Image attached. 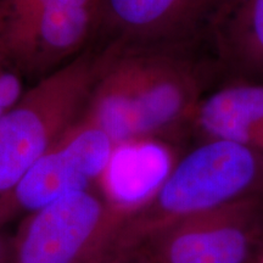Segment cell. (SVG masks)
<instances>
[{
  "instance_id": "cell-5",
  "label": "cell",
  "mask_w": 263,
  "mask_h": 263,
  "mask_svg": "<svg viewBox=\"0 0 263 263\" xmlns=\"http://www.w3.org/2000/svg\"><path fill=\"white\" fill-rule=\"evenodd\" d=\"M98 9L54 5L0 25V61L25 80L41 81L94 44Z\"/></svg>"
},
{
  "instance_id": "cell-4",
  "label": "cell",
  "mask_w": 263,
  "mask_h": 263,
  "mask_svg": "<svg viewBox=\"0 0 263 263\" xmlns=\"http://www.w3.org/2000/svg\"><path fill=\"white\" fill-rule=\"evenodd\" d=\"M226 0H99L98 47L199 50Z\"/></svg>"
},
{
  "instance_id": "cell-7",
  "label": "cell",
  "mask_w": 263,
  "mask_h": 263,
  "mask_svg": "<svg viewBox=\"0 0 263 263\" xmlns=\"http://www.w3.org/2000/svg\"><path fill=\"white\" fill-rule=\"evenodd\" d=\"M114 150L111 138L82 118L16 184V199L26 209L41 210L84 192L87 184L106 168Z\"/></svg>"
},
{
  "instance_id": "cell-8",
  "label": "cell",
  "mask_w": 263,
  "mask_h": 263,
  "mask_svg": "<svg viewBox=\"0 0 263 263\" xmlns=\"http://www.w3.org/2000/svg\"><path fill=\"white\" fill-rule=\"evenodd\" d=\"M189 133L200 140H226L263 154V83L233 78L203 95Z\"/></svg>"
},
{
  "instance_id": "cell-2",
  "label": "cell",
  "mask_w": 263,
  "mask_h": 263,
  "mask_svg": "<svg viewBox=\"0 0 263 263\" xmlns=\"http://www.w3.org/2000/svg\"><path fill=\"white\" fill-rule=\"evenodd\" d=\"M101 49L91 45L35 82L0 117V192L16 184L83 117L97 81Z\"/></svg>"
},
{
  "instance_id": "cell-12",
  "label": "cell",
  "mask_w": 263,
  "mask_h": 263,
  "mask_svg": "<svg viewBox=\"0 0 263 263\" xmlns=\"http://www.w3.org/2000/svg\"><path fill=\"white\" fill-rule=\"evenodd\" d=\"M54 5H99V0H0V25Z\"/></svg>"
},
{
  "instance_id": "cell-6",
  "label": "cell",
  "mask_w": 263,
  "mask_h": 263,
  "mask_svg": "<svg viewBox=\"0 0 263 263\" xmlns=\"http://www.w3.org/2000/svg\"><path fill=\"white\" fill-rule=\"evenodd\" d=\"M167 246L170 263H256L263 252V196L183 219Z\"/></svg>"
},
{
  "instance_id": "cell-13",
  "label": "cell",
  "mask_w": 263,
  "mask_h": 263,
  "mask_svg": "<svg viewBox=\"0 0 263 263\" xmlns=\"http://www.w3.org/2000/svg\"><path fill=\"white\" fill-rule=\"evenodd\" d=\"M24 80L17 72L0 61V117L24 95Z\"/></svg>"
},
{
  "instance_id": "cell-14",
  "label": "cell",
  "mask_w": 263,
  "mask_h": 263,
  "mask_svg": "<svg viewBox=\"0 0 263 263\" xmlns=\"http://www.w3.org/2000/svg\"><path fill=\"white\" fill-rule=\"evenodd\" d=\"M256 263H263V252L261 254V256H259L257 262H256Z\"/></svg>"
},
{
  "instance_id": "cell-1",
  "label": "cell",
  "mask_w": 263,
  "mask_h": 263,
  "mask_svg": "<svg viewBox=\"0 0 263 263\" xmlns=\"http://www.w3.org/2000/svg\"><path fill=\"white\" fill-rule=\"evenodd\" d=\"M99 48L100 67L83 120L103 129L115 146L189 133L215 62L193 49Z\"/></svg>"
},
{
  "instance_id": "cell-11",
  "label": "cell",
  "mask_w": 263,
  "mask_h": 263,
  "mask_svg": "<svg viewBox=\"0 0 263 263\" xmlns=\"http://www.w3.org/2000/svg\"><path fill=\"white\" fill-rule=\"evenodd\" d=\"M171 170L167 151L151 140L122 144L107 164L108 188L118 201L138 202L159 189Z\"/></svg>"
},
{
  "instance_id": "cell-3",
  "label": "cell",
  "mask_w": 263,
  "mask_h": 263,
  "mask_svg": "<svg viewBox=\"0 0 263 263\" xmlns=\"http://www.w3.org/2000/svg\"><path fill=\"white\" fill-rule=\"evenodd\" d=\"M263 196V154L226 140H202L157 189L155 209L183 221L239 200Z\"/></svg>"
},
{
  "instance_id": "cell-10",
  "label": "cell",
  "mask_w": 263,
  "mask_h": 263,
  "mask_svg": "<svg viewBox=\"0 0 263 263\" xmlns=\"http://www.w3.org/2000/svg\"><path fill=\"white\" fill-rule=\"evenodd\" d=\"M210 45L217 70L232 80H262L263 0H226Z\"/></svg>"
},
{
  "instance_id": "cell-9",
  "label": "cell",
  "mask_w": 263,
  "mask_h": 263,
  "mask_svg": "<svg viewBox=\"0 0 263 263\" xmlns=\"http://www.w3.org/2000/svg\"><path fill=\"white\" fill-rule=\"evenodd\" d=\"M101 206L85 192L43 207L29 227L22 263H68L97 227Z\"/></svg>"
}]
</instances>
